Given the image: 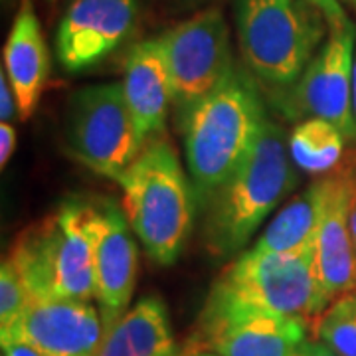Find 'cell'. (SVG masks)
Segmentation results:
<instances>
[{
	"label": "cell",
	"instance_id": "obj_1",
	"mask_svg": "<svg viewBox=\"0 0 356 356\" xmlns=\"http://www.w3.org/2000/svg\"><path fill=\"white\" fill-rule=\"evenodd\" d=\"M182 119L184 156L198 208L252 154L267 121L255 76L236 64Z\"/></svg>",
	"mask_w": 356,
	"mask_h": 356
},
{
	"label": "cell",
	"instance_id": "obj_2",
	"mask_svg": "<svg viewBox=\"0 0 356 356\" xmlns=\"http://www.w3.org/2000/svg\"><path fill=\"white\" fill-rule=\"evenodd\" d=\"M297 182L289 137L267 117L252 154L200 208L206 250L216 257L240 252Z\"/></svg>",
	"mask_w": 356,
	"mask_h": 356
},
{
	"label": "cell",
	"instance_id": "obj_3",
	"mask_svg": "<svg viewBox=\"0 0 356 356\" xmlns=\"http://www.w3.org/2000/svg\"><path fill=\"white\" fill-rule=\"evenodd\" d=\"M117 184L123 212L147 255L161 267L177 264L194 228L198 200L172 143L163 135L149 140Z\"/></svg>",
	"mask_w": 356,
	"mask_h": 356
},
{
	"label": "cell",
	"instance_id": "obj_4",
	"mask_svg": "<svg viewBox=\"0 0 356 356\" xmlns=\"http://www.w3.org/2000/svg\"><path fill=\"white\" fill-rule=\"evenodd\" d=\"M234 22L243 64L271 89L293 86L327 36L311 0H236Z\"/></svg>",
	"mask_w": 356,
	"mask_h": 356
},
{
	"label": "cell",
	"instance_id": "obj_5",
	"mask_svg": "<svg viewBox=\"0 0 356 356\" xmlns=\"http://www.w3.org/2000/svg\"><path fill=\"white\" fill-rule=\"evenodd\" d=\"M6 257L20 273L30 297L95 299L88 204H62L54 214L26 228Z\"/></svg>",
	"mask_w": 356,
	"mask_h": 356
},
{
	"label": "cell",
	"instance_id": "obj_6",
	"mask_svg": "<svg viewBox=\"0 0 356 356\" xmlns=\"http://www.w3.org/2000/svg\"><path fill=\"white\" fill-rule=\"evenodd\" d=\"M204 307L303 318L321 315L327 307L318 291L313 250L299 254L245 250L218 275Z\"/></svg>",
	"mask_w": 356,
	"mask_h": 356
},
{
	"label": "cell",
	"instance_id": "obj_7",
	"mask_svg": "<svg viewBox=\"0 0 356 356\" xmlns=\"http://www.w3.org/2000/svg\"><path fill=\"white\" fill-rule=\"evenodd\" d=\"M317 6L327 36L311 58L301 77L285 89H275L273 105L291 121L309 117L329 119L344 133L348 143L356 140L353 117V74L356 58V26L339 0H311Z\"/></svg>",
	"mask_w": 356,
	"mask_h": 356
},
{
	"label": "cell",
	"instance_id": "obj_8",
	"mask_svg": "<svg viewBox=\"0 0 356 356\" xmlns=\"http://www.w3.org/2000/svg\"><path fill=\"white\" fill-rule=\"evenodd\" d=\"M65 143L76 161L115 182L147 145L121 83H95L70 97Z\"/></svg>",
	"mask_w": 356,
	"mask_h": 356
},
{
	"label": "cell",
	"instance_id": "obj_9",
	"mask_svg": "<svg viewBox=\"0 0 356 356\" xmlns=\"http://www.w3.org/2000/svg\"><path fill=\"white\" fill-rule=\"evenodd\" d=\"M172 77V105L178 117L210 95L232 74L229 28L224 13L210 6L161 34Z\"/></svg>",
	"mask_w": 356,
	"mask_h": 356
},
{
	"label": "cell",
	"instance_id": "obj_10",
	"mask_svg": "<svg viewBox=\"0 0 356 356\" xmlns=\"http://www.w3.org/2000/svg\"><path fill=\"white\" fill-rule=\"evenodd\" d=\"M103 337L102 313L91 301L30 297L13 329L0 334V343H24L42 356H97Z\"/></svg>",
	"mask_w": 356,
	"mask_h": 356
},
{
	"label": "cell",
	"instance_id": "obj_11",
	"mask_svg": "<svg viewBox=\"0 0 356 356\" xmlns=\"http://www.w3.org/2000/svg\"><path fill=\"white\" fill-rule=\"evenodd\" d=\"M88 229L93 240L95 301L103 329H111L125 315L137 283L139 250L133 228L123 210L115 204H88Z\"/></svg>",
	"mask_w": 356,
	"mask_h": 356
},
{
	"label": "cell",
	"instance_id": "obj_12",
	"mask_svg": "<svg viewBox=\"0 0 356 356\" xmlns=\"http://www.w3.org/2000/svg\"><path fill=\"white\" fill-rule=\"evenodd\" d=\"M307 339L303 317H285L250 309H206L188 344L220 356H291Z\"/></svg>",
	"mask_w": 356,
	"mask_h": 356
},
{
	"label": "cell",
	"instance_id": "obj_13",
	"mask_svg": "<svg viewBox=\"0 0 356 356\" xmlns=\"http://www.w3.org/2000/svg\"><path fill=\"white\" fill-rule=\"evenodd\" d=\"M356 194L353 170L323 177V208L315 238V273L325 307L356 291V252L350 234V204Z\"/></svg>",
	"mask_w": 356,
	"mask_h": 356
},
{
	"label": "cell",
	"instance_id": "obj_14",
	"mask_svg": "<svg viewBox=\"0 0 356 356\" xmlns=\"http://www.w3.org/2000/svg\"><path fill=\"white\" fill-rule=\"evenodd\" d=\"M137 16V0H72L56 34L58 62L74 74L99 64L131 36Z\"/></svg>",
	"mask_w": 356,
	"mask_h": 356
},
{
	"label": "cell",
	"instance_id": "obj_15",
	"mask_svg": "<svg viewBox=\"0 0 356 356\" xmlns=\"http://www.w3.org/2000/svg\"><path fill=\"white\" fill-rule=\"evenodd\" d=\"M123 95L143 139L163 135L172 105V77L161 36L133 44L123 60Z\"/></svg>",
	"mask_w": 356,
	"mask_h": 356
},
{
	"label": "cell",
	"instance_id": "obj_16",
	"mask_svg": "<svg viewBox=\"0 0 356 356\" xmlns=\"http://www.w3.org/2000/svg\"><path fill=\"white\" fill-rule=\"evenodd\" d=\"M2 70L16 93L18 117L30 119L50 76V51L32 0H22L14 16L2 50Z\"/></svg>",
	"mask_w": 356,
	"mask_h": 356
},
{
	"label": "cell",
	"instance_id": "obj_17",
	"mask_svg": "<svg viewBox=\"0 0 356 356\" xmlns=\"http://www.w3.org/2000/svg\"><path fill=\"white\" fill-rule=\"evenodd\" d=\"M165 301L143 297L105 331L97 356H180Z\"/></svg>",
	"mask_w": 356,
	"mask_h": 356
},
{
	"label": "cell",
	"instance_id": "obj_18",
	"mask_svg": "<svg viewBox=\"0 0 356 356\" xmlns=\"http://www.w3.org/2000/svg\"><path fill=\"white\" fill-rule=\"evenodd\" d=\"M323 208V177L281 208L252 245L269 254H299L315 248Z\"/></svg>",
	"mask_w": 356,
	"mask_h": 356
},
{
	"label": "cell",
	"instance_id": "obj_19",
	"mask_svg": "<svg viewBox=\"0 0 356 356\" xmlns=\"http://www.w3.org/2000/svg\"><path fill=\"white\" fill-rule=\"evenodd\" d=\"M344 133L329 119L309 117L297 121L289 133V153L295 166L309 175H329L341 163Z\"/></svg>",
	"mask_w": 356,
	"mask_h": 356
},
{
	"label": "cell",
	"instance_id": "obj_20",
	"mask_svg": "<svg viewBox=\"0 0 356 356\" xmlns=\"http://www.w3.org/2000/svg\"><path fill=\"white\" fill-rule=\"evenodd\" d=\"M318 341L339 356H356V295L346 293L334 299L318 315L315 325Z\"/></svg>",
	"mask_w": 356,
	"mask_h": 356
},
{
	"label": "cell",
	"instance_id": "obj_21",
	"mask_svg": "<svg viewBox=\"0 0 356 356\" xmlns=\"http://www.w3.org/2000/svg\"><path fill=\"white\" fill-rule=\"evenodd\" d=\"M30 293L14 264L4 257L0 266V334L10 331L14 323L24 313Z\"/></svg>",
	"mask_w": 356,
	"mask_h": 356
},
{
	"label": "cell",
	"instance_id": "obj_22",
	"mask_svg": "<svg viewBox=\"0 0 356 356\" xmlns=\"http://www.w3.org/2000/svg\"><path fill=\"white\" fill-rule=\"evenodd\" d=\"M16 115H18V99H16V93L8 81V76L2 70L0 72V119L6 123H13Z\"/></svg>",
	"mask_w": 356,
	"mask_h": 356
},
{
	"label": "cell",
	"instance_id": "obj_23",
	"mask_svg": "<svg viewBox=\"0 0 356 356\" xmlns=\"http://www.w3.org/2000/svg\"><path fill=\"white\" fill-rule=\"evenodd\" d=\"M14 149H16V129L13 123L2 121L0 123V166L2 168L10 163Z\"/></svg>",
	"mask_w": 356,
	"mask_h": 356
},
{
	"label": "cell",
	"instance_id": "obj_24",
	"mask_svg": "<svg viewBox=\"0 0 356 356\" xmlns=\"http://www.w3.org/2000/svg\"><path fill=\"white\" fill-rule=\"evenodd\" d=\"M291 356H339L331 346L318 341V339H305L303 343L297 344V348L293 350Z\"/></svg>",
	"mask_w": 356,
	"mask_h": 356
},
{
	"label": "cell",
	"instance_id": "obj_25",
	"mask_svg": "<svg viewBox=\"0 0 356 356\" xmlns=\"http://www.w3.org/2000/svg\"><path fill=\"white\" fill-rule=\"evenodd\" d=\"M0 344H2V355L4 356H42L40 353H36L34 348H30V346L24 343L8 341V343Z\"/></svg>",
	"mask_w": 356,
	"mask_h": 356
},
{
	"label": "cell",
	"instance_id": "obj_26",
	"mask_svg": "<svg viewBox=\"0 0 356 356\" xmlns=\"http://www.w3.org/2000/svg\"><path fill=\"white\" fill-rule=\"evenodd\" d=\"M180 356H220L216 353H212V350H208V348H202V346H194V344H188Z\"/></svg>",
	"mask_w": 356,
	"mask_h": 356
},
{
	"label": "cell",
	"instance_id": "obj_27",
	"mask_svg": "<svg viewBox=\"0 0 356 356\" xmlns=\"http://www.w3.org/2000/svg\"><path fill=\"white\" fill-rule=\"evenodd\" d=\"M350 234H353V243H355L356 252V194L353 198V204H350Z\"/></svg>",
	"mask_w": 356,
	"mask_h": 356
},
{
	"label": "cell",
	"instance_id": "obj_28",
	"mask_svg": "<svg viewBox=\"0 0 356 356\" xmlns=\"http://www.w3.org/2000/svg\"><path fill=\"white\" fill-rule=\"evenodd\" d=\"M208 2H214V0H177V4L182 8H198V6H204Z\"/></svg>",
	"mask_w": 356,
	"mask_h": 356
},
{
	"label": "cell",
	"instance_id": "obj_29",
	"mask_svg": "<svg viewBox=\"0 0 356 356\" xmlns=\"http://www.w3.org/2000/svg\"><path fill=\"white\" fill-rule=\"evenodd\" d=\"M353 117L356 121V58H355V74H353Z\"/></svg>",
	"mask_w": 356,
	"mask_h": 356
},
{
	"label": "cell",
	"instance_id": "obj_30",
	"mask_svg": "<svg viewBox=\"0 0 356 356\" xmlns=\"http://www.w3.org/2000/svg\"><path fill=\"white\" fill-rule=\"evenodd\" d=\"M4 2H6V0H4ZM8 2H10V0H8Z\"/></svg>",
	"mask_w": 356,
	"mask_h": 356
},
{
	"label": "cell",
	"instance_id": "obj_31",
	"mask_svg": "<svg viewBox=\"0 0 356 356\" xmlns=\"http://www.w3.org/2000/svg\"><path fill=\"white\" fill-rule=\"evenodd\" d=\"M355 295H356V291H355Z\"/></svg>",
	"mask_w": 356,
	"mask_h": 356
},
{
	"label": "cell",
	"instance_id": "obj_32",
	"mask_svg": "<svg viewBox=\"0 0 356 356\" xmlns=\"http://www.w3.org/2000/svg\"><path fill=\"white\" fill-rule=\"evenodd\" d=\"M2 356H4V355H2Z\"/></svg>",
	"mask_w": 356,
	"mask_h": 356
},
{
	"label": "cell",
	"instance_id": "obj_33",
	"mask_svg": "<svg viewBox=\"0 0 356 356\" xmlns=\"http://www.w3.org/2000/svg\"><path fill=\"white\" fill-rule=\"evenodd\" d=\"M355 2H356V0H355Z\"/></svg>",
	"mask_w": 356,
	"mask_h": 356
}]
</instances>
